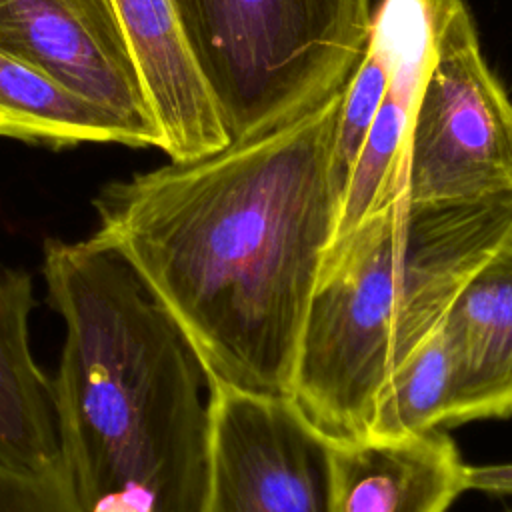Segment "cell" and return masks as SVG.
Wrapping results in <instances>:
<instances>
[{
    "mask_svg": "<svg viewBox=\"0 0 512 512\" xmlns=\"http://www.w3.org/2000/svg\"><path fill=\"white\" fill-rule=\"evenodd\" d=\"M200 512H332V438L288 394L208 382Z\"/></svg>",
    "mask_w": 512,
    "mask_h": 512,
    "instance_id": "obj_6",
    "label": "cell"
},
{
    "mask_svg": "<svg viewBox=\"0 0 512 512\" xmlns=\"http://www.w3.org/2000/svg\"><path fill=\"white\" fill-rule=\"evenodd\" d=\"M342 90L216 152L112 180L92 200V236L132 264L206 384L290 396L340 212L332 146Z\"/></svg>",
    "mask_w": 512,
    "mask_h": 512,
    "instance_id": "obj_1",
    "label": "cell"
},
{
    "mask_svg": "<svg viewBox=\"0 0 512 512\" xmlns=\"http://www.w3.org/2000/svg\"><path fill=\"white\" fill-rule=\"evenodd\" d=\"M0 512H34L0 490Z\"/></svg>",
    "mask_w": 512,
    "mask_h": 512,
    "instance_id": "obj_16",
    "label": "cell"
},
{
    "mask_svg": "<svg viewBox=\"0 0 512 512\" xmlns=\"http://www.w3.org/2000/svg\"><path fill=\"white\" fill-rule=\"evenodd\" d=\"M388 82H390V54L382 36L372 26L366 52L342 90V100H340V110H338V120L334 130L332 164H334V176H336L340 194H344L352 166L380 110V104L388 90Z\"/></svg>",
    "mask_w": 512,
    "mask_h": 512,
    "instance_id": "obj_14",
    "label": "cell"
},
{
    "mask_svg": "<svg viewBox=\"0 0 512 512\" xmlns=\"http://www.w3.org/2000/svg\"><path fill=\"white\" fill-rule=\"evenodd\" d=\"M0 48L114 112L142 148L160 150L112 0H0Z\"/></svg>",
    "mask_w": 512,
    "mask_h": 512,
    "instance_id": "obj_7",
    "label": "cell"
},
{
    "mask_svg": "<svg viewBox=\"0 0 512 512\" xmlns=\"http://www.w3.org/2000/svg\"><path fill=\"white\" fill-rule=\"evenodd\" d=\"M428 66L406 162V200L460 202L512 192V102L490 70L462 0H422Z\"/></svg>",
    "mask_w": 512,
    "mask_h": 512,
    "instance_id": "obj_5",
    "label": "cell"
},
{
    "mask_svg": "<svg viewBox=\"0 0 512 512\" xmlns=\"http://www.w3.org/2000/svg\"><path fill=\"white\" fill-rule=\"evenodd\" d=\"M160 150L192 160L230 142L220 100L200 64L178 0H112Z\"/></svg>",
    "mask_w": 512,
    "mask_h": 512,
    "instance_id": "obj_8",
    "label": "cell"
},
{
    "mask_svg": "<svg viewBox=\"0 0 512 512\" xmlns=\"http://www.w3.org/2000/svg\"><path fill=\"white\" fill-rule=\"evenodd\" d=\"M0 136L50 148L84 142L142 148L138 134L114 112L4 48H0Z\"/></svg>",
    "mask_w": 512,
    "mask_h": 512,
    "instance_id": "obj_12",
    "label": "cell"
},
{
    "mask_svg": "<svg viewBox=\"0 0 512 512\" xmlns=\"http://www.w3.org/2000/svg\"><path fill=\"white\" fill-rule=\"evenodd\" d=\"M230 140L340 92L362 60L372 0H178Z\"/></svg>",
    "mask_w": 512,
    "mask_h": 512,
    "instance_id": "obj_4",
    "label": "cell"
},
{
    "mask_svg": "<svg viewBox=\"0 0 512 512\" xmlns=\"http://www.w3.org/2000/svg\"><path fill=\"white\" fill-rule=\"evenodd\" d=\"M444 324L456 356L444 430L512 416V228L466 280Z\"/></svg>",
    "mask_w": 512,
    "mask_h": 512,
    "instance_id": "obj_10",
    "label": "cell"
},
{
    "mask_svg": "<svg viewBox=\"0 0 512 512\" xmlns=\"http://www.w3.org/2000/svg\"><path fill=\"white\" fill-rule=\"evenodd\" d=\"M42 276L64 324L52 386L78 512H200L206 374L182 330L132 264L92 234L46 238Z\"/></svg>",
    "mask_w": 512,
    "mask_h": 512,
    "instance_id": "obj_2",
    "label": "cell"
},
{
    "mask_svg": "<svg viewBox=\"0 0 512 512\" xmlns=\"http://www.w3.org/2000/svg\"><path fill=\"white\" fill-rule=\"evenodd\" d=\"M34 306L30 274L0 262V464L46 472L62 462L52 376L30 346Z\"/></svg>",
    "mask_w": 512,
    "mask_h": 512,
    "instance_id": "obj_11",
    "label": "cell"
},
{
    "mask_svg": "<svg viewBox=\"0 0 512 512\" xmlns=\"http://www.w3.org/2000/svg\"><path fill=\"white\" fill-rule=\"evenodd\" d=\"M464 468L442 428L332 440V512H446L466 490Z\"/></svg>",
    "mask_w": 512,
    "mask_h": 512,
    "instance_id": "obj_9",
    "label": "cell"
},
{
    "mask_svg": "<svg viewBox=\"0 0 512 512\" xmlns=\"http://www.w3.org/2000/svg\"><path fill=\"white\" fill-rule=\"evenodd\" d=\"M512 228V192L374 212L328 246L306 312L290 396L332 440L368 434L392 376L444 322Z\"/></svg>",
    "mask_w": 512,
    "mask_h": 512,
    "instance_id": "obj_3",
    "label": "cell"
},
{
    "mask_svg": "<svg viewBox=\"0 0 512 512\" xmlns=\"http://www.w3.org/2000/svg\"><path fill=\"white\" fill-rule=\"evenodd\" d=\"M454 372L456 356L442 322L380 392L366 436L402 438L444 430Z\"/></svg>",
    "mask_w": 512,
    "mask_h": 512,
    "instance_id": "obj_13",
    "label": "cell"
},
{
    "mask_svg": "<svg viewBox=\"0 0 512 512\" xmlns=\"http://www.w3.org/2000/svg\"><path fill=\"white\" fill-rule=\"evenodd\" d=\"M464 488L512 496V464L466 466L464 468Z\"/></svg>",
    "mask_w": 512,
    "mask_h": 512,
    "instance_id": "obj_15",
    "label": "cell"
}]
</instances>
